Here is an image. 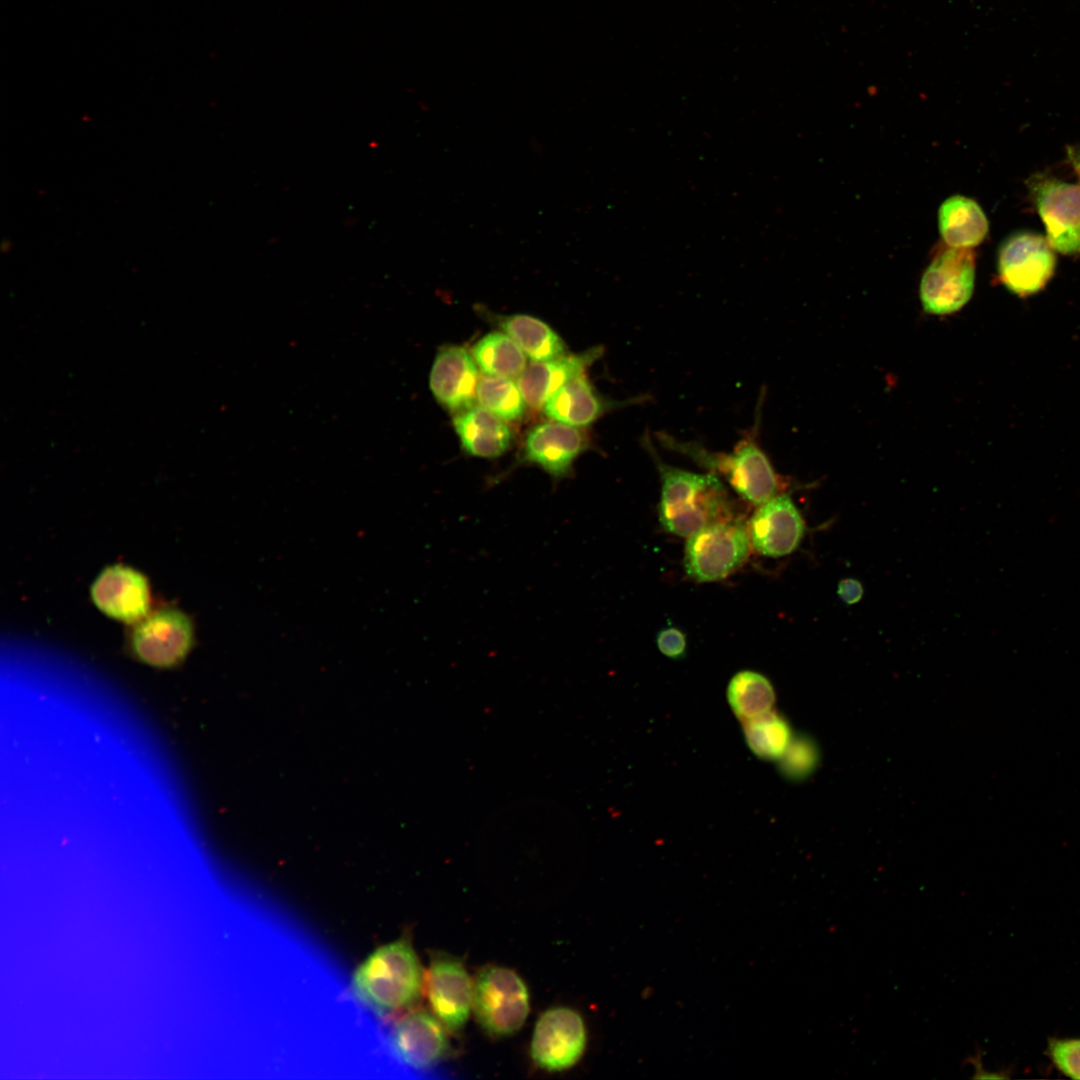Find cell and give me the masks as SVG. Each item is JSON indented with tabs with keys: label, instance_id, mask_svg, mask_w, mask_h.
<instances>
[{
	"label": "cell",
	"instance_id": "obj_13",
	"mask_svg": "<svg viewBox=\"0 0 1080 1080\" xmlns=\"http://www.w3.org/2000/svg\"><path fill=\"white\" fill-rule=\"evenodd\" d=\"M801 514L786 494L776 495L758 506L747 524L751 548L772 558L794 552L804 535Z\"/></svg>",
	"mask_w": 1080,
	"mask_h": 1080
},
{
	"label": "cell",
	"instance_id": "obj_5",
	"mask_svg": "<svg viewBox=\"0 0 1080 1080\" xmlns=\"http://www.w3.org/2000/svg\"><path fill=\"white\" fill-rule=\"evenodd\" d=\"M750 549L745 523L737 518L720 521L687 538L684 569L699 583L720 581L744 564Z\"/></svg>",
	"mask_w": 1080,
	"mask_h": 1080
},
{
	"label": "cell",
	"instance_id": "obj_18",
	"mask_svg": "<svg viewBox=\"0 0 1080 1080\" xmlns=\"http://www.w3.org/2000/svg\"><path fill=\"white\" fill-rule=\"evenodd\" d=\"M602 352L601 347H594L579 354H565L550 360L531 361L516 381L526 404L533 409H542L564 384L585 373Z\"/></svg>",
	"mask_w": 1080,
	"mask_h": 1080
},
{
	"label": "cell",
	"instance_id": "obj_19",
	"mask_svg": "<svg viewBox=\"0 0 1080 1080\" xmlns=\"http://www.w3.org/2000/svg\"><path fill=\"white\" fill-rule=\"evenodd\" d=\"M453 425L463 449L472 456L495 458L510 446L512 433L509 426L481 405L458 412Z\"/></svg>",
	"mask_w": 1080,
	"mask_h": 1080
},
{
	"label": "cell",
	"instance_id": "obj_29",
	"mask_svg": "<svg viewBox=\"0 0 1080 1080\" xmlns=\"http://www.w3.org/2000/svg\"><path fill=\"white\" fill-rule=\"evenodd\" d=\"M838 594L845 603L854 604L862 598L863 588L854 579H844L838 585Z\"/></svg>",
	"mask_w": 1080,
	"mask_h": 1080
},
{
	"label": "cell",
	"instance_id": "obj_21",
	"mask_svg": "<svg viewBox=\"0 0 1080 1080\" xmlns=\"http://www.w3.org/2000/svg\"><path fill=\"white\" fill-rule=\"evenodd\" d=\"M500 327L531 361H545L567 354L560 336L538 318L510 315L501 319Z\"/></svg>",
	"mask_w": 1080,
	"mask_h": 1080
},
{
	"label": "cell",
	"instance_id": "obj_6",
	"mask_svg": "<svg viewBox=\"0 0 1080 1080\" xmlns=\"http://www.w3.org/2000/svg\"><path fill=\"white\" fill-rule=\"evenodd\" d=\"M975 285V256L971 249L946 246L925 269L920 282L924 311L949 315L970 300Z\"/></svg>",
	"mask_w": 1080,
	"mask_h": 1080
},
{
	"label": "cell",
	"instance_id": "obj_2",
	"mask_svg": "<svg viewBox=\"0 0 1080 1080\" xmlns=\"http://www.w3.org/2000/svg\"><path fill=\"white\" fill-rule=\"evenodd\" d=\"M753 428L729 452L710 451L694 441H681L665 433H657L659 443L684 455L707 472L716 474L745 502L760 506L778 495L780 480L768 456L757 440Z\"/></svg>",
	"mask_w": 1080,
	"mask_h": 1080
},
{
	"label": "cell",
	"instance_id": "obj_22",
	"mask_svg": "<svg viewBox=\"0 0 1080 1080\" xmlns=\"http://www.w3.org/2000/svg\"><path fill=\"white\" fill-rule=\"evenodd\" d=\"M775 691L770 680L753 670L733 675L727 686V700L735 716L746 721L770 712L775 704Z\"/></svg>",
	"mask_w": 1080,
	"mask_h": 1080
},
{
	"label": "cell",
	"instance_id": "obj_27",
	"mask_svg": "<svg viewBox=\"0 0 1080 1080\" xmlns=\"http://www.w3.org/2000/svg\"><path fill=\"white\" fill-rule=\"evenodd\" d=\"M1047 1055L1061 1073L1080 1079V1038H1049Z\"/></svg>",
	"mask_w": 1080,
	"mask_h": 1080
},
{
	"label": "cell",
	"instance_id": "obj_16",
	"mask_svg": "<svg viewBox=\"0 0 1080 1080\" xmlns=\"http://www.w3.org/2000/svg\"><path fill=\"white\" fill-rule=\"evenodd\" d=\"M647 400V395L624 401L605 399L582 373L557 390L546 402L543 411L552 420L580 428L594 423L612 409L638 405Z\"/></svg>",
	"mask_w": 1080,
	"mask_h": 1080
},
{
	"label": "cell",
	"instance_id": "obj_28",
	"mask_svg": "<svg viewBox=\"0 0 1080 1080\" xmlns=\"http://www.w3.org/2000/svg\"><path fill=\"white\" fill-rule=\"evenodd\" d=\"M656 645L658 650L668 658L680 660L686 655V635L676 627L669 626L661 629L656 636Z\"/></svg>",
	"mask_w": 1080,
	"mask_h": 1080
},
{
	"label": "cell",
	"instance_id": "obj_7",
	"mask_svg": "<svg viewBox=\"0 0 1080 1080\" xmlns=\"http://www.w3.org/2000/svg\"><path fill=\"white\" fill-rule=\"evenodd\" d=\"M1027 186L1052 249L1080 254V186L1047 174L1031 176Z\"/></svg>",
	"mask_w": 1080,
	"mask_h": 1080
},
{
	"label": "cell",
	"instance_id": "obj_11",
	"mask_svg": "<svg viewBox=\"0 0 1080 1080\" xmlns=\"http://www.w3.org/2000/svg\"><path fill=\"white\" fill-rule=\"evenodd\" d=\"M424 990L433 1014L446 1029L460 1031L473 999V984L462 962L447 954L434 955L424 976Z\"/></svg>",
	"mask_w": 1080,
	"mask_h": 1080
},
{
	"label": "cell",
	"instance_id": "obj_10",
	"mask_svg": "<svg viewBox=\"0 0 1080 1080\" xmlns=\"http://www.w3.org/2000/svg\"><path fill=\"white\" fill-rule=\"evenodd\" d=\"M587 1041L581 1015L568 1007L546 1010L533 1032L530 1053L533 1061L548 1071H562L582 1057Z\"/></svg>",
	"mask_w": 1080,
	"mask_h": 1080
},
{
	"label": "cell",
	"instance_id": "obj_4",
	"mask_svg": "<svg viewBox=\"0 0 1080 1080\" xmlns=\"http://www.w3.org/2000/svg\"><path fill=\"white\" fill-rule=\"evenodd\" d=\"M472 1009L490 1035L504 1037L517 1032L529 1013V993L521 977L502 966H487L473 984Z\"/></svg>",
	"mask_w": 1080,
	"mask_h": 1080
},
{
	"label": "cell",
	"instance_id": "obj_15",
	"mask_svg": "<svg viewBox=\"0 0 1080 1080\" xmlns=\"http://www.w3.org/2000/svg\"><path fill=\"white\" fill-rule=\"evenodd\" d=\"M588 439L579 427L561 422L542 423L530 430L524 445V459L555 478L568 476L575 459L586 449Z\"/></svg>",
	"mask_w": 1080,
	"mask_h": 1080
},
{
	"label": "cell",
	"instance_id": "obj_9",
	"mask_svg": "<svg viewBox=\"0 0 1080 1080\" xmlns=\"http://www.w3.org/2000/svg\"><path fill=\"white\" fill-rule=\"evenodd\" d=\"M1055 255L1041 235L1021 232L1006 239L998 253L1001 282L1014 294L1026 297L1040 291L1052 277Z\"/></svg>",
	"mask_w": 1080,
	"mask_h": 1080
},
{
	"label": "cell",
	"instance_id": "obj_1",
	"mask_svg": "<svg viewBox=\"0 0 1080 1080\" xmlns=\"http://www.w3.org/2000/svg\"><path fill=\"white\" fill-rule=\"evenodd\" d=\"M642 444L660 475L658 516L665 531L688 538L711 524L736 518L728 489L719 476L668 465L649 436L642 438Z\"/></svg>",
	"mask_w": 1080,
	"mask_h": 1080
},
{
	"label": "cell",
	"instance_id": "obj_30",
	"mask_svg": "<svg viewBox=\"0 0 1080 1080\" xmlns=\"http://www.w3.org/2000/svg\"><path fill=\"white\" fill-rule=\"evenodd\" d=\"M1067 156L1073 168L1080 176V147H1067Z\"/></svg>",
	"mask_w": 1080,
	"mask_h": 1080
},
{
	"label": "cell",
	"instance_id": "obj_23",
	"mask_svg": "<svg viewBox=\"0 0 1080 1080\" xmlns=\"http://www.w3.org/2000/svg\"><path fill=\"white\" fill-rule=\"evenodd\" d=\"M471 354L486 375L518 377L527 366V356L505 332L485 335L474 345Z\"/></svg>",
	"mask_w": 1080,
	"mask_h": 1080
},
{
	"label": "cell",
	"instance_id": "obj_20",
	"mask_svg": "<svg viewBox=\"0 0 1080 1080\" xmlns=\"http://www.w3.org/2000/svg\"><path fill=\"white\" fill-rule=\"evenodd\" d=\"M938 227L946 246L971 249L985 239L988 220L976 201L954 195L941 204Z\"/></svg>",
	"mask_w": 1080,
	"mask_h": 1080
},
{
	"label": "cell",
	"instance_id": "obj_14",
	"mask_svg": "<svg viewBox=\"0 0 1080 1080\" xmlns=\"http://www.w3.org/2000/svg\"><path fill=\"white\" fill-rule=\"evenodd\" d=\"M472 354L461 346L441 349L433 362L429 386L435 399L445 408L461 412L474 405L479 381L478 367Z\"/></svg>",
	"mask_w": 1080,
	"mask_h": 1080
},
{
	"label": "cell",
	"instance_id": "obj_24",
	"mask_svg": "<svg viewBox=\"0 0 1080 1080\" xmlns=\"http://www.w3.org/2000/svg\"><path fill=\"white\" fill-rule=\"evenodd\" d=\"M749 749L762 760H779L792 740L789 722L776 711L743 722Z\"/></svg>",
	"mask_w": 1080,
	"mask_h": 1080
},
{
	"label": "cell",
	"instance_id": "obj_3",
	"mask_svg": "<svg viewBox=\"0 0 1080 1080\" xmlns=\"http://www.w3.org/2000/svg\"><path fill=\"white\" fill-rule=\"evenodd\" d=\"M353 988L380 1015L411 1010L424 989L421 965L411 944L399 939L376 949L354 972Z\"/></svg>",
	"mask_w": 1080,
	"mask_h": 1080
},
{
	"label": "cell",
	"instance_id": "obj_17",
	"mask_svg": "<svg viewBox=\"0 0 1080 1080\" xmlns=\"http://www.w3.org/2000/svg\"><path fill=\"white\" fill-rule=\"evenodd\" d=\"M95 604L107 615L134 622L149 608V589L138 572L120 565L104 570L92 586Z\"/></svg>",
	"mask_w": 1080,
	"mask_h": 1080
},
{
	"label": "cell",
	"instance_id": "obj_25",
	"mask_svg": "<svg viewBox=\"0 0 1080 1080\" xmlns=\"http://www.w3.org/2000/svg\"><path fill=\"white\" fill-rule=\"evenodd\" d=\"M476 399L482 407L504 421L520 419L525 411V400L517 382L511 378L484 375L479 378Z\"/></svg>",
	"mask_w": 1080,
	"mask_h": 1080
},
{
	"label": "cell",
	"instance_id": "obj_12",
	"mask_svg": "<svg viewBox=\"0 0 1080 1080\" xmlns=\"http://www.w3.org/2000/svg\"><path fill=\"white\" fill-rule=\"evenodd\" d=\"M193 630L180 611L164 609L142 619L132 635L136 655L145 663L167 668L181 662L191 648Z\"/></svg>",
	"mask_w": 1080,
	"mask_h": 1080
},
{
	"label": "cell",
	"instance_id": "obj_8",
	"mask_svg": "<svg viewBox=\"0 0 1080 1080\" xmlns=\"http://www.w3.org/2000/svg\"><path fill=\"white\" fill-rule=\"evenodd\" d=\"M445 1029L434 1014L411 1009L393 1024L392 1047L399 1060L414 1072L447 1077L450 1045Z\"/></svg>",
	"mask_w": 1080,
	"mask_h": 1080
},
{
	"label": "cell",
	"instance_id": "obj_26",
	"mask_svg": "<svg viewBox=\"0 0 1080 1080\" xmlns=\"http://www.w3.org/2000/svg\"><path fill=\"white\" fill-rule=\"evenodd\" d=\"M779 771L785 778L799 781L806 778L815 769L818 751L814 742L807 736L792 738L788 748L779 759Z\"/></svg>",
	"mask_w": 1080,
	"mask_h": 1080
}]
</instances>
